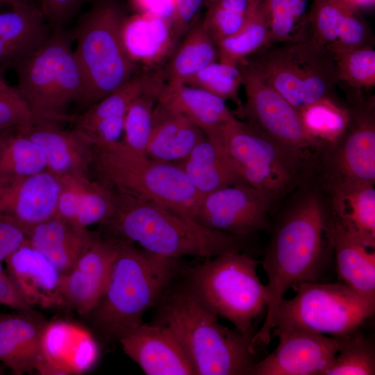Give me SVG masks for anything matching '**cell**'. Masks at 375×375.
<instances>
[{
  "mask_svg": "<svg viewBox=\"0 0 375 375\" xmlns=\"http://www.w3.org/2000/svg\"><path fill=\"white\" fill-rule=\"evenodd\" d=\"M97 356V346L85 329L64 321L47 323L37 371L41 374H81L93 365Z\"/></svg>",
  "mask_w": 375,
  "mask_h": 375,
  "instance_id": "44dd1931",
  "label": "cell"
},
{
  "mask_svg": "<svg viewBox=\"0 0 375 375\" xmlns=\"http://www.w3.org/2000/svg\"><path fill=\"white\" fill-rule=\"evenodd\" d=\"M258 264L240 251L206 258L190 269L185 290L210 312L252 338L253 322L267 307V289L257 274Z\"/></svg>",
  "mask_w": 375,
  "mask_h": 375,
  "instance_id": "8992f818",
  "label": "cell"
},
{
  "mask_svg": "<svg viewBox=\"0 0 375 375\" xmlns=\"http://www.w3.org/2000/svg\"><path fill=\"white\" fill-rule=\"evenodd\" d=\"M158 100L192 122L205 134L237 119L224 99L180 81H166Z\"/></svg>",
  "mask_w": 375,
  "mask_h": 375,
  "instance_id": "f546056e",
  "label": "cell"
},
{
  "mask_svg": "<svg viewBox=\"0 0 375 375\" xmlns=\"http://www.w3.org/2000/svg\"><path fill=\"white\" fill-rule=\"evenodd\" d=\"M217 60L218 51L216 44L201 23L197 22L177 44L162 70L166 81L183 83Z\"/></svg>",
  "mask_w": 375,
  "mask_h": 375,
  "instance_id": "d6a6232c",
  "label": "cell"
},
{
  "mask_svg": "<svg viewBox=\"0 0 375 375\" xmlns=\"http://www.w3.org/2000/svg\"><path fill=\"white\" fill-rule=\"evenodd\" d=\"M338 83L342 82L361 94L362 89L375 85L374 46L341 51L333 53Z\"/></svg>",
  "mask_w": 375,
  "mask_h": 375,
  "instance_id": "7bdbcfd3",
  "label": "cell"
},
{
  "mask_svg": "<svg viewBox=\"0 0 375 375\" xmlns=\"http://www.w3.org/2000/svg\"><path fill=\"white\" fill-rule=\"evenodd\" d=\"M308 38L333 53L374 44L369 25L349 0H314Z\"/></svg>",
  "mask_w": 375,
  "mask_h": 375,
  "instance_id": "e0dca14e",
  "label": "cell"
},
{
  "mask_svg": "<svg viewBox=\"0 0 375 375\" xmlns=\"http://www.w3.org/2000/svg\"><path fill=\"white\" fill-rule=\"evenodd\" d=\"M124 115L105 118L90 127L78 131L92 145L119 141L123 135Z\"/></svg>",
  "mask_w": 375,
  "mask_h": 375,
  "instance_id": "7dc6e473",
  "label": "cell"
},
{
  "mask_svg": "<svg viewBox=\"0 0 375 375\" xmlns=\"http://www.w3.org/2000/svg\"><path fill=\"white\" fill-rule=\"evenodd\" d=\"M0 303L19 312H33V306L24 299L19 290L0 262Z\"/></svg>",
  "mask_w": 375,
  "mask_h": 375,
  "instance_id": "681fc988",
  "label": "cell"
},
{
  "mask_svg": "<svg viewBox=\"0 0 375 375\" xmlns=\"http://www.w3.org/2000/svg\"><path fill=\"white\" fill-rule=\"evenodd\" d=\"M14 69L17 78L15 88L35 121L60 124L70 122L69 106L81 105L85 83L64 30L52 31L47 40Z\"/></svg>",
  "mask_w": 375,
  "mask_h": 375,
  "instance_id": "52a82bcc",
  "label": "cell"
},
{
  "mask_svg": "<svg viewBox=\"0 0 375 375\" xmlns=\"http://www.w3.org/2000/svg\"><path fill=\"white\" fill-rule=\"evenodd\" d=\"M246 102L240 115L256 126L295 160L321 147L306 131L299 112L245 61L238 64Z\"/></svg>",
  "mask_w": 375,
  "mask_h": 375,
  "instance_id": "7c38bea8",
  "label": "cell"
},
{
  "mask_svg": "<svg viewBox=\"0 0 375 375\" xmlns=\"http://www.w3.org/2000/svg\"><path fill=\"white\" fill-rule=\"evenodd\" d=\"M327 235L334 252L339 278L360 294L375 299V251L345 230L333 217Z\"/></svg>",
  "mask_w": 375,
  "mask_h": 375,
  "instance_id": "484cf974",
  "label": "cell"
},
{
  "mask_svg": "<svg viewBox=\"0 0 375 375\" xmlns=\"http://www.w3.org/2000/svg\"><path fill=\"white\" fill-rule=\"evenodd\" d=\"M272 335L276 349L253 363L250 375H323L339 349L337 338L314 331L274 329Z\"/></svg>",
  "mask_w": 375,
  "mask_h": 375,
  "instance_id": "5bb4252c",
  "label": "cell"
},
{
  "mask_svg": "<svg viewBox=\"0 0 375 375\" xmlns=\"http://www.w3.org/2000/svg\"><path fill=\"white\" fill-rule=\"evenodd\" d=\"M46 324L34 312L6 315L0 319V361L15 374L37 370Z\"/></svg>",
  "mask_w": 375,
  "mask_h": 375,
  "instance_id": "4316f807",
  "label": "cell"
},
{
  "mask_svg": "<svg viewBox=\"0 0 375 375\" xmlns=\"http://www.w3.org/2000/svg\"><path fill=\"white\" fill-rule=\"evenodd\" d=\"M374 183L338 181L333 186L332 217L345 230L375 248Z\"/></svg>",
  "mask_w": 375,
  "mask_h": 375,
  "instance_id": "4dcf8cb0",
  "label": "cell"
},
{
  "mask_svg": "<svg viewBox=\"0 0 375 375\" xmlns=\"http://www.w3.org/2000/svg\"><path fill=\"white\" fill-rule=\"evenodd\" d=\"M6 315V314H3V313H1V312H0V319H1V318H3V317H5Z\"/></svg>",
  "mask_w": 375,
  "mask_h": 375,
  "instance_id": "db71d44e",
  "label": "cell"
},
{
  "mask_svg": "<svg viewBox=\"0 0 375 375\" xmlns=\"http://www.w3.org/2000/svg\"><path fill=\"white\" fill-rule=\"evenodd\" d=\"M45 169L42 151L19 128L0 132V178L26 177Z\"/></svg>",
  "mask_w": 375,
  "mask_h": 375,
  "instance_id": "d590c367",
  "label": "cell"
},
{
  "mask_svg": "<svg viewBox=\"0 0 375 375\" xmlns=\"http://www.w3.org/2000/svg\"><path fill=\"white\" fill-rule=\"evenodd\" d=\"M184 83L204 90L224 101L230 100L241 113L243 103L239 96L242 85V74L239 65L217 60L190 76Z\"/></svg>",
  "mask_w": 375,
  "mask_h": 375,
  "instance_id": "b9f144b4",
  "label": "cell"
},
{
  "mask_svg": "<svg viewBox=\"0 0 375 375\" xmlns=\"http://www.w3.org/2000/svg\"><path fill=\"white\" fill-rule=\"evenodd\" d=\"M92 174L112 192L160 204L195 221L203 195L173 163L151 159L119 140L93 145Z\"/></svg>",
  "mask_w": 375,
  "mask_h": 375,
  "instance_id": "277c9868",
  "label": "cell"
},
{
  "mask_svg": "<svg viewBox=\"0 0 375 375\" xmlns=\"http://www.w3.org/2000/svg\"><path fill=\"white\" fill-rule=\"evenodd\" d=\"M3 374V371L2 369L0 368V374Z\"/></svg>",
  "mask_w": 375,
  "mask_h": 375,
  "instance_id": "11a10c76",
  "label": "cell"
},
{
  "mask_svg": "<svg viewBox=\"0 0 375 375\" xmlns=\"http://www.w3.org/2000/svg\"><path fill=\"white\" fill-rule=\"evenodd\" d=\"M329 216L317 193L306 194L275 224L261 262L268 278L267 315L250 343L252 350L268 345L276 308L288 289L316 282L332 251L327 235Z\"/></svg>",
  "mask_w": 375,
  "mask_h": 375,
  "instance_id": "6da1fadb",
  "label": "cell"
},
{
  "mask_svg": "<svg viewBox=\"0 0 375 375\" xmlns=\"http://www.w3.org/2000/svg\"><path fill=\"white\" fill-rule=\"evenodd\" d=\"M125 18L112 0H97L74 30V53L85 83L80 106L85 110L135 74L137 65L126 53L122 39Z\"/></svg>",
  "mask_w": 375,
  "mask_h": 375,
  "instance_id": "ba28073f",
  "label": "cell"
},
{
  "mask_svg": "<svg viewBox=\"0 0 375 375\" xmlns=\"http://www.w3.org/2000/svg\"><path fill=\"white\" fill-rule=\"evenodd\" d=\"M61 190L56 214L80 229L103 224L112 214V192L91 178H58Z\"/></svg>",
  "mask_w": 375,
  "mask_h": 375,
  "instance_id": "d4e9b609",
  "label": "cell"
},
{
  "mask_svg": "<svg viewBox=\"0 0 375 375\" xmlns=\"http://www.w3.org/2000/svg\"><path fill=\"white\" fill-rule=\"evenodd\" d=\"M99 235L55 215L33 226L24 244L41 253L65 276Z\"/></svg>",
  "mask_w": 375,
  "mask_h": 375,
  "instance_id": "cb8c5ba5",
  "label": "cell"
},
{
  "mask_svg": "<svg viewBox=\"0 0 375 375\" xmlns=\"http://www.w3.org/2000/svg\"><path fill=\"white\" fill-rule=\"evenodd\" d=\"M30 229L11 217L0 215V262L26 242Z\"/></svg>",
  "mask_w": 375,
  "mask_h": 375,
  "instance_id": "f6af8a7d",
  "label": "cell"
},
{
  "mask_svg": "<svg viewBox=\"0 0 375 375\" xmlns=\"http://www.w3.org/2000/svg\"><path fill=\"white\" fill-rule=\"evenodd\" d=\"M173 164L183 171L203 196L226 186L245 183L220 146L206 135L185 158Z\"/></svg>",
  "mask_w": 375,
  "mask_h": 375,
  "instance_id": "1f68e13d",
  "label": "cell"
},
{
  "mask_svg": "<svg viewBox=\"0 0 375 375\" xmlns=\"http://www.w3.org/2000/svg\"><path fill=\"white\" fill-rule=\"evenodd\" d=\"M206 1L174 0V17L172 28L176 43L198 22L197 19Z\"/></svg>",
  "mask_w": 375,
  "mask_h": 375,
  "instance_id": "c3c4849f",
  "label": "cell"
},
{
  "mask_svg": "<svg viewBox=\"0 0 375 375\" xmlns=\"http://www.w3.org/2000/svg\"><path fill=\"white\" fill-rule=\"evenodd\" d=\"M118 341L147 375L194 374L182 347L165 325L142 323Z\"/></svg>",
  "mask_w": 375,
  "mask_h": 375,
  "instance_id": "ffe728a7",
  "label": "cell"
},
{
  "mask_svg": "<svg viewBox=\"0 0 375 375\" xmlns=\"http://www.w3.org/2000/svg\"><path fill=\"white\" fill-rule=\"evenodd\" d=\"M165 82L162 68L160 67L156 71L153 81L133 101L124 115L123 138L121 141L135 152L146 155L152 128L153 109Z\"/></svg>",
  "mask_w": 375,
  "mask_h": 375,
  "instance_id": "e575fe53",
  "label": "cell"
},
{
  "mask_svg": "<svg viewBox=\"0 0 375 375\" xmlns=\"http://www.w3.org/2000/svg\"><path fill=\"white\" fill-rule=\"evenodd\" d=\"M156 70L135 73L126 83L110 92L81 114L72 115L74 128L85 130L97 122L108 117L125 115L133 101L153 81Z\"/></svg>",
  "mask_w": 375,
  "mask_h": 375,
  "instance_id": "8d00e7d4",
  "label": "cell"
},
{
  "mask_svg": "<svg viewBox=\"0 0 375 375\" xmlns=\"http://www.w3.org/2000/svg\"><path fill=\"white\" fill-rule=\"evenodd\" d=\"M22 0H0V9L12 6Z\"/></svg>",
  "mask_w": 375,
  "mask_h": 375,
  "instance_id": "f5cc1de1",
  "label": "cell"
},
{
  "mask_svg": "<svg viewBox=\"0 0 375 375\" xmlns=\"http://www.w3.org/2000/svg\"><path fill=\"white\" fill-rule=\"evenodd\" d=\"M244 60L298 112L336 101L334 55L310 38L271 44Z\"/></svg>",
  "mask_w": 375,
  "mask_h": 375,
  "instance_id": "9c48e42d",
  "label": "cell"
},
{
  "mask_svg": "<svg viewBox=\"0 0 375 375\" xmlns=\"http://www.w3.org/2000/svg\"><path fill=\"white\" fill-rule=\"evenodd\" d=\"M122 39L130 59L148 68L167 61L177 46L171 23L144 13L125 18Z\"/></svg>",
  "mask_w": 375,
  "mask_h": 375,
  "instance_id": "f1b7e54d",
  "label": "cell"
},
{
  "mask_svg": "<svg viewBox=\"0 0 375 375\" xmlns=\"http://www.w3.org/2000/svg\"><path fill=\"white\" fill-rule=\"evenodd\" d=\"M337 338L338 351L323 375L375 374L374 345L359 329Z\"/></svg>",
  "mask_w": 375,
  "mask_h": 375,
  "instance_id": "ab89813d",
  "label": "cell"
},
{
  "mask_svg": "<svg viewBox=\"0 0 375 375\" xmlns=\"http://www.w3.org/2000/svg\"><path fill=\"white\" fill-rule=\"evenodd\" d=\"M111 192L114 210L101 224L112 238L135 242L149 252L177 259L185 256L206 259L240 251L237 235L203 226L160 204Z\"/></svg>",
  "mask_w": 375,
  "mask_h": 375,
  "instance_id": "7a4b0ae2",
  "label": "cell"
},
{
  "mask_svg": "<svg viewBox=\"0 0 375 375\" xmlns=\"http://www.w3.org/2000/svg\"><path fill=\"white\" fill-rule=\"evenodd\" d=\"M53 31H62L85 0H38Z\"/></svg>",
  "mask_w": 375,
  "mask_h": 375,
  "instance_id": "bcb514c9",
  "label": "cell"
},
{
  "mask_svg": "<svg viewBox=\"0 0 375 375\" xmlns=\"http://www.w3.org/2000/svg\"><path fill=\"white\" fill-rule=\"evenodd\" d=\"M61 190L49 170L22 178H0V215L31 228L55 215Z\"/></svg>",
  "mask_w": 375,
  "mask_h": 375,
  "instance_id": "ac0fdd59",
  "label": "cell"
},
{
  "mask_svg": "<svg viewBox=\"0 0 375 375\" xmlns=\"http://www.w3.org/2000/svg\"><path fill=\"white\" fill-rule=\"evenodd\" d=\"M256 4L257 0H206L201 23L217 45L242 30Z\"/></svg>",
  "mask_w": 375,
  "mask_h": 375,
  "instance_id": "f35d334b",
  "label": "cell"
},
{
  "mask_svg": "<svg viewBox=\"0 0 375 375\" xmlns=\"http://www.w3.org/2000/svg\"><path fill=\"white\" fill-rule=\"evenodd\" d=\"M138 13H144L163 19L172 26L174 17V0H130Z\"/></svg>",
  "mask_w": 375,
  "mask_h": 375,
  "instance_id": "f907efd6",
  "label": "cell"
},
{
  "mask_svg": "<svg viewBox=\"0 0 375 375\" xmlns=\"http://www.w3.org/2000/svg\"><path fill=\"white\" fill-rule=\"evenodd\" d=\"M349 122L339 140L333 166L337 181L348 183L375 182V122L374 103L362 96L353 99Z\"/></svg>",
  "mask_w": 375,
  "mask_h": 375,
  "instance_id": "2e32d148",
  "label": "cell"
},
{
  "mask_svg": "<svg viewBox=\"0 0 375 375\" xmlns=\"http://www.w3.org/2000/svg\"><path fill=\"white\" fill-rule=\"evenodd\" d=\"M271 44L267 20L257 0L254 11L242 30L217 44L218 60L238 65Z\"/></svg>",
  "mask_w": 375,
  "mask_h": 375,
  "instance_id": "74e56055",
  "label": "cell"
},
{
  "mask_svg": "<svg viewBox=\"0 0 375 375\" xmlns=\"http://www.w3.org/2000/svg\"><path fill=\"white\" fill-rule=\"evenodd\" d=\"M353 4L360 10L361 8L372 6L374 3V0H349Z\"/></svg>",
  "mask_w": 375,
  "mask_h": 375,
  "instance_id": "816d5d0a",
  "label": "cell"
},
{
  "mask_svg": "<svg viewBox=\"0 0 375 375\" xmlns=\"http://www.w3.org/2000/svg\"><path fill=\"white\" fill-rule=\"evenodd\" d=\"M40 7L29 0L0 9V75L33 53L51 33Z\"/></svg>",
  "mask_w": 375,
  "mask_h": 375,
  "instance_id": "7402d4cb",
  "label": "cell"
},
{
  "mask_svg": "<svg viewBox=\"0 0 375 375\" xmlns=\"http://www.w3.org/2000/svg\"><path fill=\"white\" fill-rule=\"evenodd\" d=\"M218 318L184 290L165 302L160 324L174 335L194 374H250L256 355L251 338L222 325Z\"/></svg>",
  "mask_w": 375,
  "mask_h": 375,
  "instance_id": "5b68a950",
  "label": "cell"
},
{
  "mask_svg": "<svg viewBox=\"0 0 375 375\" xmlns=\"http://www.w3.org/2000/svg\"><path fill=\"white\" fill-rule=\"evenodd\" d=\"M120 240L103 294L87 315L100 333L114 340L142 323L144 314L160 299L178 269L177 258Z\"/></svg>",
  "mask_w": 375,
  "mask_h": 375,
  "instance_id": "3957f363",
  "label": "cell"
},
{
  "mask_svg": "<svg viewBox=\"0 0 375 375\" xmlns=\"http://www.w3.org/2000/svg\"><path fill=\"white\" fill-rule=\"evenodd\" d=\"M266 16L271 44L308 38V20L314 0H258Z\"/></svg>",
  "mask_w": 375,
  "mask_h": 375,
  "instance_id": "836d02e7",
  "label": "cell"
},
{
  "mask_svg": "<svg viewBox=\"0 0 375 375\" xmlns=\"http://www.w3.org/2000/svg\"><path fill=\"white\" fill-rule=\"evenodd\" d=\"M205 135L220 146L251 186L274 197L293 182L297 161L251 123L236 119Z\"/></svg>",
  "mask_w": 375,
  "mask_h": 375,
  "instance_id": "8fae6325",
  "label": "cell"
},
{
  "mask_svg": "<svg viewBox=\"0 0 375 375\" xmlns=\"http://www.w3.org/2000/svg\"><path fill=\"white\" fill-rule=\"evenodd\" d=\"M299 112L308 133L322 145L338 142L349 122V110L335 100L314 103Z\"/></svg>",
  "mask_w": 375,
  "mask_h": 375,
  "instance_id": "60d3db41",
  "label": "cell"
},
{
  "mask_svg": "<svg viewBox=\"0 0 375 375\" xmlns=\"http://www.w3.org/2000/svg\"><path fill=\"white\" fill-rule=\"evenodd\" d=\"M4 261L7 272L30 305H62V275L41 253L24 244Z\"/></svg>",
  "mask_w": 375,
  "mask_h": 375,
  "instance_id": "603a6c76",
  "label": "cell"
},
{
  "mask_svg": "<svg viewBox=\"0 0 375 375\" xmlns=\"http://www.w3.org/2000/svg\"><path fill=\"white\" fill-rule=\"evenodd\" d=\"M273 198L246 183L226 186L203 196L195 221L237 236L268 230Z\"/></svg>",
  "mask_w": 375,
  "mask_h": 375,
  "instance_id": "4fadbf2b",
  "label": "cell"
},
{
  "mask_svg": "<svg viewBox=\"0 0 375 375\" xmlns=\"http://www.w3.org/2000/svg\"><path fill=\"white\" fill-rule=\"evenodd\" d=\"M205 137L198 126L158 100L146 155L159 162H178Z\"/></svg>",
  "mask_w": 375,
  "mask_h": 375,
  "instance_id": "83f0119b",
  "label": "cell"
},
{
  "mask_svg": "<svg viewBox=\"0 0 375 375\" xmlns=\"http://www.w3.org/2000/svg\"><path fill=\"white\" fill-rule=\"evenodd\" d=\"M121 240L97 239L84 251L72 269L62 276V305L88 315L105 290L110 272L120 249Z\"/></svg>",
  "mask_w": 375,
  "mask_h": 375,
  "instance_id": "9a60e30c",
  "label": "cell"
},
{
  "mask_svg": "<svg viewBox=\"0 0 375 375\" xmlns=\"http://www.w3.org/2000/svg\"><path fill=\"white\" fill-rule=\"evenodd\" d=\"M35 121L26 102L15 87L0 75V132L18 128Z\"/></svg>",
  "mask_w": 375,
  "mask_h": 375,
  "instance_id": "ee69618b",
  "label": "cell"
},
{
  "mask_svg": "<svg viewBox=\"0 0 375 375\" xmlns=\"http://www.w3.org/2000/svg\"><path fill=\"white\" fill-rule=\"evenodd\" d=\"M292 288L296 295L280 301L272 330L297 328L338 338L358 330L375 312V299L344 283L306 281Z\"/></svg>",
  "mask_w": 375,
  "mask_h": 375,
  "instance_id": "30bf717a",
  "label": "cell"
},
{
  "mask_svg": "<svg viewBox=\"0 0 375 375\" xmlns=\"http://www.w3.org/2000/svg\"><path fill=\"white\" fill-rule=\"evenodd\" d=\"M19 129L41 149L47 169L58 178H90L93 145L74 128L35 120Z\"/></svg>",
  "mask_w": 375,
  "mask_h": 375,
  "instance_id": "d6986e66",
  "label": "cell"
}]
</instances>
